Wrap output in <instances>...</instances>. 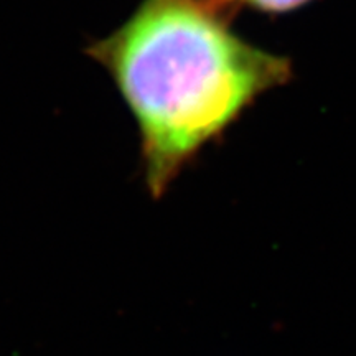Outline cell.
<instances>
[{"label":"cell","mask_w":356,"mask_h":356,"mask_svg":"<svg viewBox=\"0 0 356 356\" xmlns=\"http://www.w3.org/2000/svg\"><path fill=\"white\" fill-rule=\"evenodd\" d=\"M221 2H222V3H225V2H229V0H221Z\"/></svg>","instance_id":"3957f363"},{"label":"cell","mask_w":356,"mask_h":356,"mask_svg":"<svg viewBox=\"0 0 356 356\" xmlns=\"http://www.w3.org/2000/svg\"><path fill=\"white\" fill-rule=\"evenodd\" d=\"M244 2L266 13H284L304 6L309 0H244Z\"/></svg>","instance_id":"7a4b0ae2"},{"label":"cell","mask_w":356,"mask_h":356,"mask_svg":"<svg viewBox=\"0 0 356 356\" xmlns=\"http://www.w3.org/2000/svg\"><path fill=\"white\" fill-rule=\"evenodd\" d=\"M220 2L144 0L88 50L136 118L145 184L155 198L200 147L291 73L284 58L231 32Z\"/></svg>","instance_id":"6da1fadb"}]
</instances>
